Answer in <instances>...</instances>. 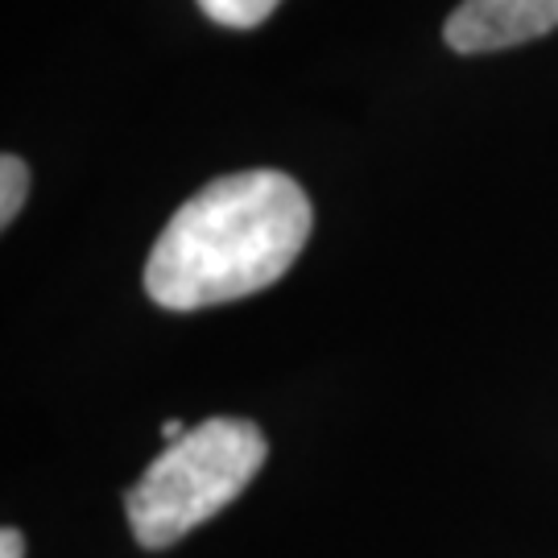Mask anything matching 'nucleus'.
Wrapping results in <instances>:
<instances>
[{
  "mask_svg": "<svg viewBox=\"0 0 558 558\" xmlns=\"http://www.w3.org/2000/svg\"><path fill=\"white\" fill-rule=\"evenodd\" d=\"M0 558H25V538H21V530H0Z\"/></svg>",
  "mask_w": 558,
  "mask_h": 558,
  "instance_id": "nucleus-6",
  "label": "nucleus"
},
{
  "mask_svg": "<svg viewBox=\"0 0 558 558\" xmlns=\"http://www.w3.org/2000/svg\"><path fill=\"white\" fill-rule=\"evenodd\" d=\"M25 195H29V166L17 154H4L0 158V223L17 220Z\"/></svg>",
  "mask_w": 558,
  "mask_h": 558,
  "instance_id": "nucleus-5",
  "label": "nucleus"
},
{
  "mask_svg": "<svg viewBox=\"0 0 558 558\" xmlns=\"http://www.w3.org/2000/svg\"><path fill=\"white\" fill-rule=\"evenodd\" d=\"M269 442L257 422L207 418L179 442H166L145 476L124 493L133 538L145 550H166L195 525L223 513L257 480Z\"/></svg>",
  "mask_w": 558,
  "mask_h": 558,
  "instance_id": "nucleus-2",
  "label": "nucleus"
},
{
  "mask_svg": "<svg viewBox=\"0 0 558 558\" xmlns=\"http://www.w3.org/2000/svg\"><path fill=\"white\" fill-rule=\"evenodd\" d=\"M315 211L281 170L207 182L161 228L145 260V294L166 311H203L260 294L290 274Z\"/></svg>",
  "mask_w": 558,
  "mask_h": 558,
  "instance_id": "nucleus-1",
  "label": "nucleus"
},
{
  "mask_svg": "<svg viewBox=\"0 0 558 558\" xmlns=\"http://www.w3.org/2000/svg\"><path fill=\"white\" fill-rule=\"evenodd\" d=\"M558 29V0H463L442 25V38L459 54L509 50Z\"/></svg>",
  "mask_w": 558,
  "mask_h": 558,
  "instance_id": "nucleus-3",
  "label": "nucleus"
},
{
  "mask_svg": "<svg viewBox=\"0 0 558 558\" xmlns=\"http://www.w3.org/2000/svg\"><path fill=\"white\" fill-rule=\"evenodd\" d=\"M182 435H186V426H182L179 418H170L166 426H161V439H166V442H179Z\"/></svg>",
  "mask_w": 558,
  "mask_h": 558,
  "instance_id": "nucleus-7",
  "label": "nucleus"
},
{
  "mask_svg": "<svg viewBox=\"0 0 558 558\" xmlns=\"http://www.w3.org/2000/svg\"><path fill=\"white\" fill-rule=\"evenodd\" d=\"M281 0H199V9L207 17L223 25V29H253L278 9Z\"/></svg>",
  "mask_w": 558,
  "mask_h": 558,
  "instance_id": "nucleus-4",
  "label": "nucleus"
}]
</instances>
